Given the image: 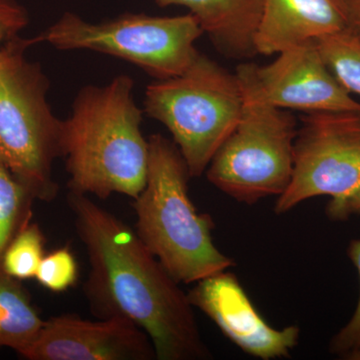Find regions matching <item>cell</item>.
I'll list each match as a JSON object with an SVG mask.
<instances>
[{
    "label": "cell",
    "mask_w": 360,
    "mask_h": 360,
    "mask_svg": "<svg viewBox=\"0 0 360 360\" xmlns=\"http://www.w3.org/2000/svg\"><path fill=\"white\" fill-rule=\"evenodd\" d=\"M68 205L89 257L84 292L91 311L139 326L150 338L156 359H212L188 295L135 229L89 195L70 191Z\"/></svg>",
    "instance_id": "6da1fadb"
},
{
    "label": "cell",
    "mask_w": 360,
    "mask_h": 360,
    "mask_svg": "<svg viewBox=\"0 0 360 360\" xmlns=\"http://www.w3.org/2000/svg\"><path fill=\"white\" fill-rule=\"evenodd\" d=\"M134 85L129 75H118L104 86L78 92L61 134L71 193L101 200L120 193L134 200L146 186L149 143Z\"/></svg>",
    "instance_id": "7a4b0ae2"
},
{
    "label": "cell",
    "mask_w": 360,
    "mask_h": 360,
    "mask_svg": "<svg viewBox=\"0 0 360 360\" xmlns=\"http://www.w3.org/2000/svg\"><path fill=\"white\" fill-rule=\"evenodd\" d=\"M144 188L134 198L135 231L142 243L179 283H195L234 266L212 240L214 222L198 212L188 194V168L174 141L148 139Z\"/></svg>",
    "instance_id": "3957f363"
},
{
    "label": "cell",
    "mask_w": 360,
    "mask_h": 360,
    "mask_svg": "<svg viewBox=\"0 0 360 360\" xmlns=\"http://www.w3.org/2000/svg\"><path fill=\"white\" fill-rule=\"evenodd\" d=\"M30 39L16 37L0 46V165L35 200L58 196L53 163L63 155V120L47 101L49 82L25 56Z\"/></svg>",
    "instance_id": "277c9868"
},
{
    "label": "cell",
    "mask_w": 360,
    "mask_h": 360,
    "mask_svg": "<svg viewBox=\"0 0 360 360\" xmlns=\"http://www.w3.org/2000/svg\"><path fill=\"white\" fill-rule=\"evenodd\" d=\"M243 91L238 125L213 156L206 177L220 191L245 205L281 195L290 186L297 129L295 117L269 103L255 63L236 68Z\"/></svg>",
    "instance_id": "5b68a950"
},
{
    "label": "cell",
    "mask_w": 360,
    "mask_h": 360,
    "mask_svg": "<svg viewBox=\"0 0 360 360\" xmlns=\"http://www.w3.org/2000/svg\"><path fill=\"white\" fill-rule=\"evenodd\" d=\"M243 91L236 75L198 53L181 75L148 85L144 111L172 135L191 177L207 169L238 125Z\"/></svg>",
    "instance_id": "8992f818"
},
{
    "label": "cell",
    "mask_w": 360,
    "mask_h": 360,
    "mask_svg": "<svg viewBox=\"0 0 360 360\" xmlns=\"http://www.w3.org/2000/svg\"><path fill=\"white\" fill-rule=\"evenodd\" d=\"M203 34L193 14L150 16L127 13L101 23L87 22L65 13L32 44L46 42L60 51H91L116 56L139 66L156 79L181 75L200 52Z\"/></svg>",
    "instance_id": "52a82bcc"
},
{
    "label": "cell",
    "mask_w": 360,
    "mask_h": 360,
    "mask_svg": "<svg viewBox=\"0 0 360 360\" xmlns=\"http://www.w3.org/2000/svg\"><path fill=\"white\" fill-rule=\"evenodd\" d=\"M360 186V111H319L302 117L293 172L274 212L284 214L316 196L340 198Z\"/></svg>",
    "instance_id": "ba28073f"
},
{
    "label": "cell",
    "mask_w": 360,
    "mask_h": 360,
    "mask_svg": "<svg viewBox=\"0 0 360 360\" xmlns=\"http://www.w3.org/2000/svg\"><path fill=\"white\" fill-rule=\"evenodd\" d=\"M194 309L210 317L231 342L262 360L290 357L297 347L298 326L272 328L264 321L236 274L224 270L194 283L187 292Z\"/></svg>",
    "instance_id": "9c48e42d"
},
{
    "label": "cell",
    "mask_w": 360,
    "mask_h": 360,
    "mask_svg": "<svg viewBox=\"0 0 360 360\" xmlns=\"http://www.w3.org/2000/svg\"><path fill=\"white\" fill-rule=\"evenodd\" d=\"M30 360H153L148 335L127 319L89 321L61 314L44 321L37 340L21 355Z\"/></svg>",
    "instance_id": "30bf717a"
},
{
    "label": "cell",
    "mask_w": 360,
    "mask_h": 360,
    "mask_svg": "<svg viewBox=\"0 0 360 360\" xmlns=\"http://www.w3.org/2000/svg\"><path fill=\"white\" fill-rule=\"evenodd\" d=\"M255 75L265 98L281 110L360 111V103L329 70L315 41L281 51L269 65H255Z\"/></svg>",
    "instance_id": "8fae6325"
},
{
    "label": "cell",
    "mask_w": 360,
    "mask_h": 360,
    "mask_svg": "<svg viewBox=\"0 0 360 360\" xmlns=\"http://www.w3.org/2000/svg\"><path fill=\"white\" fill-rule=\"evenodd\" d=\"M347 27L342 0H264L255 49L278 54Z\"/></svg>",
    "instance_id": "7c38bea8"
},
{
    "label": "cell",
    "mask_w": 360,
    "mask_h": 360,
    "mask_svg": "<svg viewBox=\"0 0 360 360\" xmlns=\"http://www.w3.org/2000/svg\"><path fill=\"white\" fill-rule=\"evenodd\" d=\"M160 6L186 7L217 47L229 58L257 56L255 35L264 0H155Z\"/></svg>",
    "instance_id": "4fadbf2b"
},
{
    "label": "cell",
    "mask_w": 360,
    "mask_h": 360,
    "mask_svg": "<svg viewBox=\"0 0 360 360\" xmlns=\"http://www.w3.org/2000/svg\"><path fill=\"white\" fill-rule=\"evenodd\" d=\"M44 321L20 281L0 267V348L22 355L39 336Z\"/></svg>",
    "instance_id": "5bb4252c"
},
{
    "label": "cell",
    "mask_w": 360,
    "mask_h": 360,
    "mask_svg": "<svg viewBox=\"0 0 360 360\" xmlns=\"http://www.w3.org/2000/svg\"><path fill=\"white\" fill-rule=\"evenodd\" d=\"M315 44L338 82L360 96V37L345 28L315 40Z\"/></svg>",
    "instance_id": "9a60e30c"
},
{
    "label": "cell",
    "mask_w": 360,
    "mask_h": 360,
    "mask_svg": "<svg viewBox=\"0 0 360 360\" xmlns=\"http://www.w3.org/2000/svg\"><path fill=\"white\" fill-rule=\"evenodd\" d=\"M34 200L27 188L0 165V267L7 246L32 221Z\"/></svg>",
    "instance_id": "2e32d148"
},
{
    "label": "cell",
    "mask_w": 360,
    "mask_h": 360,
    "mask_svg": "<svg viewBox=\"0 0 360 360\" xmlns=\"http://www.w3.org/2000/svg\"><path fill=\"white\" fill-rule=\"evenodd\" d=\"M44 243V236L39 225L28 222L4 251L2 271L20 281L35 278L45 255Z\"/></svg>",
    "instance_id": "e0dca14e"
},
{
    "label": "cell",
    "mask_w": 360,
    "mask_h": 360,
    "mask_svg": "<svg viewBox=\"0 0 360 360\" xmlns=\"http://www.w3.org/2000/svg\"><path fill=\"white\" fill-rule=\"evenodd\" d=\"M77 277V259L68 248H63L44 255L35 279L47 290L59 293L75 285Z\"/></svg>",
    "instance_id": "ac0fdd59"
},
{
    "label": "cell",
    "mask_w": 360,
    "mask_h": 360,
    "mask_svg": "<svg viewBox=\"0 0 360 360\" xmlns=\"http://www.w3.org/2000/svg\"><path fill=\"white\" fill-rule=\"evenodd\" d=\"M347 255L359 271L360 281V239H354L348 246ZM360 350V293L359 303L349 321L338 331L329 345V352L348 359Z\"/></svg>",
    "instance_id": "d6986e66"
},
{
    "label": "cell",
    "mask_w": 360,
    "mask_h": 360,
    "mask_svg": "<svg viewBox=\"0 0 360 360\" xmlns=\"http://www.w3.org/2000/svg\"><path fill=\"white\" fill-rule=\"evenodd\" d=\"M27 23V13L18 2L0 0V44L16 37Z\"/></svg>",
    "instance_id": "ffe728a7"
},
{
    "label": "cell",
    "mask_w": 360,
    "mask_h": 360,
    "mask_svg": "<svg viewBox=\"0 0 360 360\" xmlns=\"http://www.w3.org/2000/svg\"><path fill=\"white\" fill-rule=\"evenodd\" d=\"M326 213L333 220H345L352 215L360 214V186L345 198H331Z\"/></svg>",
    "instance_id": "44dd1931"
},
{
    "label": "cell",
    "mask_w": 360,
    "mask_h": 360,
    "mask_svg": "<svg viewBox=\"0 0 360 360\" xmlns=\"http://www.w3.org/2000/svg\"><path fill=\"white\" fill-rule=\"evenodd\" d=\"M347 14V30L360 37V0H342Z\"/></svg>",
    "instance_id": "7402d4cb"
},
{
    "label": "cell",
    "mask_w": 360,
    "mask_h": 360,
    "mask_svg": "<svg viewBox=\"0 0 360 360\" xmlns=\"http://www.w3.org/2000/svg\"><path fill=\"white\" fill-rule=\"evenodd\" d=\"M348 360H360V350L359 352H356V354L352 355Z\"/></svg>",
    "instance_id": "603a6c76"
}]
</instances>
